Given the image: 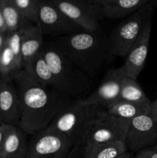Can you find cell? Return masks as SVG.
Returning <instances> with one entry per match:
<instances>
[{
    "instance_id": "f1b7e54d",
    "label": "cell",
    "mask_w": 157,
    "mask_h": 158,
    "mask_svg": "<svg viewBox=\"0 0 157 158\" xmlns=\"http://www.w3.org/2000/svg\"><path fill=\"white\" fill-rule=\"evenodd\" d=\"M69 158H80V153H79V147L78 145L74 146L69 154Z\"/></svg>"
},
{
    "instance_id": "7402d4cb",
    "label": "cell",
    "mask_w": 157,
    "mask_h": 158,
    "mask_svg": "<svg viewBox=\"0 0 157 158\" xmlns=\"http://www.w3.org/2000/svg\"><path fill=\"white\" fill-rule=\"evenodd\" d=\"M22 70L15 56L7 43L0 52V76L1 78L12 80L14 76Z\"/></svg>"
},
{
    "instance_id": "5bb4252c",
    "label": "cell",
    "mask_w": 157,
    "mask_h": 158,
    "mask_svg": "<svg viewBox=\"0 0 157 158\" xmlns=\"http://www.w3.org/2000/svg\"><path fill=\"white\" fill-rule=\"evenodd\" d=\"M43 38L44 33L38 25L29 23L25 27L21 43L22 69H28L32 60L42 50Z\"/></svg>"
},
{
    "instance_id": "f546056e",
    "label": "cell",
    "mask_w": 157,
    "mask_h": 158,
    "mask_svg": "<svg viewBox=\"0 0 157 158\" xmlns=\"http://www.w3.org/2000/svg\"><path fill=\"white\" fill-rule=\"evenodd\" d=\"M6 39H7V33H5V32L0 31V52L6 46Z\"/></svg>"
},
{
    "instance_id": "74e56055",
    "label": "cell",
    "mask_w": 157,
    "mask_h": 158,
    "mask_svg": "<svg viewBox=\"0 0 157 158\" xmlns=\"http://www.w3.org/2000/svg\"></svg>"
},
{
    "instance_id": "ba28073f",
    "label": "cell",
    "mask_w": 157,
    "mask_h": 158,
    "mask_svg": "<svg viewBox=\"0 0 157 158\" xmlns=\"http://www.w3.org/2000/svg\"><path fill=\"white\" fill-rule=\"evenodd\" d=\"M125 143L129 152L135 154L157 143V120L150 114L129 120Z\"/></svg>"
},
{
    "instance_id": "5b68a950",
    "label": "cell",
    "mask_w": 157,
    "mask_h": 158,
    "mask_svg": "<svg viewBox=\"0 0 157 158\" xmlns=\"http://www.w3.org/2000/svg\"><path fill=\"white\" fill-rule=\"evenodd\" d=\"M147 3L120 23L107 39L110 55L126 56L141 35L148 21L152 19L153 2Z\"/></svg>"
},
{
    "instance_id": "8fae6325",
    "label": "cell",
    "mask_w": 157,
    "mask_h": 158,
    "mask_svg": "<svg viewBox=\"0 0 157 158\" xmlns=\"http://www.w3.org/2000/svg\"><path fill=\"white\" fill-rule=\"evenodd\" d=\"M121 67L110 69L106 73L103 82L92 94L78 100L84 105L107 106L119 100L122 81L125 77Z\"/></svg>"
},
{
    "instance_id": "9a60e30c",
    "label": "cell",
    "mask_w": 157,
    "mask_h": 158,
    "mask_svg": "<svg viewBox=\"0 0 157 158\" xmlns=\"http://www.w3.org/2000/svg\"><path fill=\"white\" fill-rule=\"evenodd\" d=\"M27 135L18 127L12 126L0 152V158H27Z\"/></svg>"
},
{
    "instance_id": "603a6c76",
    "label": "cell",
    "mask_w": 157,
    "mask_h": 158,
    "mask_svg": "<svg viewBox=\"0 0 157 158\" xmlns=\"http://www.w3.org/2000/svg\"><path fill=\"white\" fill-rule=\"evenodd\" d=\"M15 6L26 20L37 24L38 0H13Z\"/></svg>"
},
{
    "instance_id": "52a82bcc",
    "label": "cell",
    "mask_w": 157,
    "mask_h": 158,
    "mask_svg": "<svg viewBox=\"0 0 157 158\" xmlns=\"http://www.w3.org/2000/svg\"><path fill=\"white\" fill-rule=\"evenodd\" d=\"M73 148L69 138L46 128L31 136L27 158H69Z\"/></svg>"
},
{
    "instance_id": "7c38bea8",
    "label": "cell",
    "mask_w": 157,
    "mask_h": 158,
    "mask_svg": "<svg viewBox=\"0 0 157 158\" xmlns=\"http://www.w3.org/2000/svg\"><path fill=\"white\" fill-rule=\"evenodd\" d=\"M152 19L149 20L137 41L126 56V61L121 66L124 74L136 80L144 68L149 51Z\"/></svg>"
},
{
    "instance_id": "277c9868",
    "label": "cell",
    "mask_w": 157,
    "mask_h": 158,
    "mask_svg": "<svg viewBox=\"0 0 157 158\" xmlns=\"http://www.w3.org/2000/svg\"><path fill=\"white\" fill-rule=\"evenodd\" d=\"M101 110L99 106L84 105L75 100L56 114L47 128L69 138L74 146L79 145Z\"/></svg>"
},
{
    "instance_id": "8d00e7d4",
    "label": "cell",
    "mask_w": 157,
    "mask_h": 158,
    "mask_svg": "<svg viewBox=\"0 0 157 158\" xmlns=\"http://www.w3.org/2000/svg\"></svg>"
},
{
    "instance_id": "30bf717a",
    "label": "cell",
    "mask_w": 157,
    "mask_h": 158,
    "mask_svg": "<svg viewBox=\"0 0 157 158\" xmlns=\"http://www.w3.org/2000/svg\"><path fill=\"white\" fill-rule=\"evenodd\" d=\"M43 33L52 36H63L81 31L50 0H38V23Z\"/></svg>"
},
{
    "instance_id": "83f0119b",
    "label": "cell",
    "mask_w": 157,
    "mask_h": 158,
    "mask_svg": "<svg viewBox=\"0 0 157 158\" xmlns=\"http://www.w3.org/2000/svg\"><path fill=\"white\" fill-rule=\"evenodd\" d=\"M149 114L157 120V99L152 103L151 102L150 105V112Z\"/></svg>"
},
{
    "instance_id": "836d02e7",
    "label": "cell",
    "mask_w": 157,
    "mask_h": 158,
    "mask_svg": "<svg viewBox=\"0 0 157 158\" xmlns=\"http://www.w3.org/2000/svg\"><path fill=\"white\" fill-rule=\"evenodd\" d=\"M131 158H138V157H137L136 156H135V155H134V154H133V155H132V157H131Z\"/></svg>"
},
{
    "instance_id": "ffe728a7",
    "label": "cell",
    "mask_w": 157,
    "mask_h": 158,
    "mask_svg": "<svg viewBox=\"0 0 157 158\" xmlns=\"http://www.w3.org/2000/svg\"><path fill=\"white\" fill-rule=\"evenodd\" d=\"M0 6L8 32H15L31 23L20 13L13 0H0Z\"/></svg>"
},
{
    "instance_id": "d4e9b609",
    "label": "cell",
    "mask_w": 157,
    "mask_h": 158,
    "mask_svg": "<svg viewBox=\"0 0 157 158\" xmlns=\"http://www.w3.org/2000/svg\"><path fill=\"white\" fill-rule=\"evenodd\" d=\"M134 155L138 158H157V149L155 147H151L139 151Z\"/></svg>"
},
{
    "instance_id": "d6986e66",
    "label": "cell",
    "mask_w": 157,
    "mask_h": 158,
    "mask_svg": "<svg viewBox=\"0 0 157 158\" xmlns=\"http://www.w3.org/2000/svg\"><path fill=\"white\" fill-rule=\"evenodd\" d=\"M150 105L151 102L139 103L118 100L106 106V108L109 114L130 120L139 115L149 114Z\"/></svg>"
},
{
    "instance_id": "e0dca14e",
    "label": "cell",
    "mask_w": 157,
    "mask_h": 158,
    "mask_svg": "<svg viewBox=\"0 0 157 158\" xmlns=\"http://www.w3.org/2000/svg\"><path fill=\"white\" fill-rule=\"evenodd\" d=\"M155 0H113L102 6V14L109 19L125 18L133 14L147 3Z\"/></svg>"
},
{
    "instance_id": "484cf974",
    "label": "cell",
    "mask_w": 157,
    "mask_h": 158,
    "mask_svg": "<svg viewBox=\"0 0 157 158\" xmlns=\"http://www.w3.org/2000/svg\"><path fill=\"white\" fill-rule=\"evenodd\" d=\"M12 127V125L6 124V123H0V152Z\"/></svg>"
},
{
    "instance_id": "7a4b0ae2",
    "label": "cell",
    "mask_w": 157,
    "mask_h": 158,
    "mask_svg": "<svg viewBox=\"0 0 157 158\" xmlns=\"http://www.w3.org/2000/svg\"><path fill=\"white\" fill-rule=\"evenodd\" d=\"M54 43L87 75L97 72L112 56L108 49L107 39L99 30L78 31L58 37Z\"/></svg>"
},
{
    "instance_id": "4316f807",
    "label": "cell",
    "mask_w": 157,
    "mask_h": 158,
    "mask_svg": "<svg viewBox=\"0 0 157 158\" xmlns=\"http://www.w3.org/2000/svg\"><path fill=\"white\" fill-rule=\"evenodd\" d=\"M0 31L2 32H5V33H8L7 27H6V22H5L2 12L1 6H0Z\"/></svg>"
},
{
    "instance_id": "1f68e13d",
    "label": "cell",
    "mask_w": 157,
    "mask_h": 158,
    "mask_svg": "<svg viewBox=\"0 0 157 158\" xmlns=\"http://www.w3.org/2000/svg\"><path fill=\"white\" fill-rule=\"evenodd\" d=\"M132 155H133V154H131L130 152H129V151H128V152H126V154H123V155L119 156V157H118L116 158H131V157H132Z\"/></svg>"
},
{
    "instance_id": "2e32d148",
    "label": "cell",
    "mask_w": 157,
    "mask_h": 158,
    "mask_svg": "<svg viewBox=\"0 0 157 158\" xmlns=\"http://www.w3.org/2000/svg\"><path fill=\"white\" fill-rule=\"evenodd\" d=\"M80 158H116L128 152L124 141L79 146Z\"/></svg>"
},
{
    "instance_id": "44dd1931",
    "label": "cell",
    "mask_w": 157,
    "mask_h": 158,
    "mask_svg": "<svg viewBox=\"0 0 157 158\" xmlns=\"http://www.w3.org/2000/svg\"><path fill=\"white\" fill-rule=\"evenodd\" d=\"M119 100L139 103L150 102L136 80L127 76H125L122 81Z\"/></svg>"
},
{
    "instance_id": "4fadbf2b",
    "label": "cell",
    "mask_w": 157,
    "mask_h": 158,
    "mask_svg": "<svg viewBox=\"0 0 157 158\" xmlns=\"http://www.w3.org/2000/svg\"><path fill=\"white\" fill-rule=\"evenodd\" d=\"M20 121L19 100L12 80L0 82V123L18 127Z\"/></svg>"
},
{
    "instance_id": "d6a6232c",
    "label": "cell",
    "mask_w": 157,
    "mask_h": 158,
    "mask_svg": "<svg viewBox=\"0 0 157 158\" xmlns=\"http://www.w3.org/2000/svg\"><path fill=\"white\" fill-rule=\"evenodd\" d=\"M77 1H82V2H89V3H92V0H77ZM93 4V3H92ZM94 5V4H93Z\"/></svg>"
},
{
    "instance_id": "3957f363",
    "label": "cell",
    "mask_w": 157,
    "mask_h": 158,
    "mask_svg": "<svg viewBox=\"0 0 157 158\" xmlns=\"http://www.w3.org/2000/svg\"><path fill=\"white\" fill-rule=\"evenodd\" d=\"M42 52L56 79L60 91L69 98L83 99L90 88L87 74L75 66L55 43L43 44Z\"/></svg>"
},
{
    "instance_id": "cb8c5ba5",
    "label": "cell",
    "mask_w": 157,
    "mask_h": 158,
    "mask_svg": "<svg viewBox=\"0 0 157 158\" xmlns=\"http://www.w3.org/2000/svg\"><path fill=\"white\" fill-rule=\"evenodd\" d=\"M27 26V25H26ZM26 26L15 31V32H8L7 33V39H6V43L8 46L10 47L15 56V60L18 63V66L22 68V53H21V43H22V38L23 31Z\"/></svg>"
},
{
    "instance_id": "d590c367",
    "label": "cell",
    "mask_w": 157,
    "mask_h": 158,
    "mask_svg": "<svg viewBox=\"0 0 157 158\" xmlns=\"http://www.w3.org/2000/svg\"><path fill=\"white\" fill-rule=\"evenodd\" d=\"M1 79H2V78H1V77H0V82H1Z\"/></svg>"
},
{
    "instance_id": "ac0fdd59",
    "label": "cell",
    "mask_w": 157,
    "mask_h": 158,
    "mask_svg": "<svg viewBox=\"0 0 157 158\" xmlns=\"http://www.w3.org/2000/svg\"><path fill=\"white\" fill-rule=\"evenodd\" d=\"M26 71L38 83L50 86L61 92L56 79L52 73V69L48 65L46 60H45L42 50L35 56V58L31 62L29 67Z\"/></svg>"
},
{
    "instance_id": "6da1fadb",
    "label": "cell",
    "mask_w": 157,
    "mask_h": 158,
    "mask_svg": "<svg viewBox=\"0 0 157 158\" xmlns=\"http://www.w3.org/2000/svg\"><path fill=\"white\" fill-rule=\"evenodd\" d=\"M12 80L19 100L18 127L28 135L47 128L56 114L72 101L57 89L37 82L24 69L17 73Z\"/></svg>"
},
{
    "instance_id": "9c48e42d",
    "label": "cell",
    "mask_w": 157,
    "mask_h": 158,
    "mask_svg": "<svg viewBox=\"0 0 157 158\" xmlns=\"http://www.w3.org/2000/svg\"><path fill=\"white\" fill-rule=\"evenodd\" d=\"M50 2L82 30L88 32L99 30V16L102 12L92 3L77 0H50Z\"/></svg>"
},
{
    "instance_id": "e575fe53",
    "label": "cell",
    "mask_w": 157,
    "mask_h": 158,
    "mask_svg": "<svg viewBox=\"0 0 157 158\" xmlns=\"http://www.w3.org/2000/svg\"><path fill=\"white\" fill-rule=\"evenodd\" d=\"M154 147H155V148H156V149H157V143H156V144H155V146H154Z\"/></svg>"
},
{
    "instance_id": "8992f818",
    "label": "cell",
    "mask_w": 157,
    "mask_h": 158,
    "mask_svg": "<svg viewBox=\"0 0 157 158\" xmlns=\"http://www.w3.org/2000/svg\"><path fill=\"white\" fill-rule=\"evenodd\" d=\"M129 120L101 110L91 123L79 146H91L114 141H124Z\"/></svg>"
},
{
    "instance_id": "4dcf8cb0",
    "label": "cell",
    "mask_w": 157,
    "mask_h": 158,
    "mask_svg": "<svg viewBox=\"0 0 157 158\" xmlns=\"http://www.w3.org/2000/svg\"><path fill=\"white\" fill-rule=\"evenodd\" d=\"M112 1H113V0H92V3L99 9H101L102 6H103L104 5L107 4V3L110 2Z\"/></svg>"
}]
</instances>
